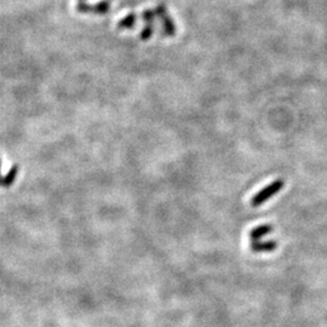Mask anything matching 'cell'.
<instances>
[{"mask_svg":"<svg viewBox=\"0 0 327 327\" xmlns=\"http://www.w3.org/2000/svg\"><path fill=\"white\" fill-rule=\"evenodd\" d=\"M285 187V181L284 179L279 178L275 179L274 182H272L270 184H268L267 187H264L263 189H260L257 194L252 196L251 199V206L253 207H258V206L263 205L264 203H267L269 199H272L273 196L276 195L280 190Z\"/></svg>","mask_w":327,"mask_h":327,"instance_id":"6da1fadb","label":"cell"},{"mask_svg":"<svg viewBox=\"0 0 327 327\" xmlns=\"http://www.w3.org/2000/svg\"><path fill=\"white\" fill-rule=\"evenodd\" d=\"M155 14L158 18L161 19L163 22V31H161V35L163 36H173L176 34V24H174L173 19L169 16L167 14L166 5L160 4L155 7Z\"/></svg>","mask_w":327,"mask_h":327,"instance_id":"7a4b0ae2","label":"cell"},{"mask_svg":"<svg viewBox=\"0 0 327 327\" xmlns=\"http://www.w3.org/2000/svg\"><path fill=\"white\" fill-rule=\"evenodd\" d=\"M75 7H77V11L82 12V14L104 15L109 11L110 4L109 1H101L98 4H86V2L79 1V4Z\"/></svg>","mask_w":327,"mask_h":327,"instance_id":"3957f363","label":"cell"},{"mask_svg":"<svg viewBox=\"0 0 327 327\" xmlns=\"http://www.w3.org/2000/svg\"><path fill=\"white\" fill-rule=\"evenodd\" d=\"M277 247V242L274 240H268V241H252L251 242V251L255 253H265V252H274Z\"/></svg>","mask_w":327,"mask_h":327,"instance_id":"277c9868","label":"cell"},{"mask_svg":"<svg viewBox=\"0 0 327 327\" xmlns=\"http://www.w3.org/2000/svg\"><path fill=\"white\" fill-rule=\"evenodd\" d=\"M274 230V227L272 224H262L258 225V227L253 228L252 230L250 232V239L252 241H258L262 238H264L265 235L270 234V233Z\"/></svg>","mask_w":327,"mask_h":327,"instance_id":"5b68a950","label":"cell"},{"mask_svg":"<svg viewBox=\"0 0 327 327\" xmlns=\"http://www.w3.org/2000/svg\"><path fill=\"white\" fill-rule=\"evenodd\" d=\"M137 22L136 14H129L118 22V29H132L135 28V24Z\"/></svg>","mask_w":327,"mask_h":327,"instance_id":"8992f818","label":"cell"},{"mask_svg":"<svg viewBox=\"0 0 327 327\" xmlns=\"http://www.w3.org/2000/svg\"><path fill=\"white\" fill-rule=\"evenodd\" d=\"M19 167L18 166H12L11 170L7 172L6 176L4 178H1V182H0V186L1 187H11L14 184L15 179H16L17 174H18Z\"/></svg>","mask_w":327,"mask_h":327,"instance_id":"52a82bcc","label":"cell"},{"mask_svg":"<svg viewBox=\"0 0 327 327\" xmlns=\"http://www.w3.org/2000/svg\"><path fill=\"white\" fill-rule=\"evenodd\" d=\"M153 33H154V23L146 24V27L142 29L141 34H139V38H141L143 41H147L153 36Z\"/></svg>","mask_w":327,"mask_h":327,"instance_id":"ba28073f","label":"cell"},{"mask_svg":"<svg viewBox=\"0 0 327 327\" xmlns=\"http://www.w3.org/2000/svg\"><path fill=\"white\" fill-rule=\"evenodd\" d=\"M141 18L146 22V24H149V23H154L155 18H158V17H156L155 10L148 9V10H144V11L142 12Z\"/></svg>","mask_w":327,"mask_h":327,"instance_id":"9c48e42d","label":"cell"},{"mask_svg":"<svg viewBox=\"0 0 327 327\" xmlns=\"http://www.w3.org/2000/svg\"><path fill=\"white\" fill-rule=\"evenodd\" d=\"M0 169H1V163H0ZM0 182H1V177H0Z\"/></svg>","mask_w":327,"mask_h":327,"instance_id":"30bf717a","label":"cell"},{"mask_svg":"<svg viewBox=\"0 0 327 327\" xmlns=\"http://www.w3.org/2000/svg\"><path fill=\"white\" fill-rule=\"evenodd\" d=\"M79 1H83V0H79Z\"/></svg>","mask_w":327,"mask_h":327,"instance_id":"8fae6325","label":"cell"}]
</instances>
